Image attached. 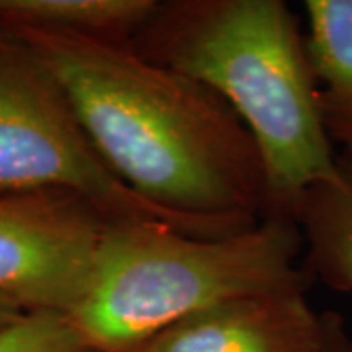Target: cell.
Returning <instances> with one entry per match:
<instances>
[{
	"label": "cell",
	"instance_id": "cell-6",
	"mask_svg": "<svg viewBox=\"0 0 352 352\" xmlns=\"http://www.w3.org/2000/svg\"><path fill=\"white\" fill-rule=\"evenodd\" d=\"M307 289L217 303L168 327L138 352H319L325 315Z\"/></svg>",
	"mask_w": 352,
	"mask_h": 352
},
{
	"label": "cell",
	"instance_id": "cell-5",
	"mask_svg": "<svg viewBox=\"0 0 352 352\" xmlns=\"http://www.w3.org/2000/svg\"><path fill=\"white\" fill-rule=\"evenodd\" d=\"M108 226L67 192H0V298L28 314H71Z\"/></svg>",
	"mask_w": 352,
	"mask_h": 352
},
{
	"label": "cell",
	"instance_id": "cell-8",
	"mask_svg": "<svg viewBox=\"0 0 352 352\" xmlns=\"http://www.w3.org/2000/svg\"><path fill=\"white\" fill-rule=\"evenodd\" d=\"M305 50L333 143L352 157V0H305Z\"/></svg>",
	"mask_w": 352,
	"mask_h": 352
},
{
	"label": "cell",
	"instance_id": "cell-11",
	"mask_svg": "<svg viewBox=\"0 0 352 352\" xmlns=\"http://www.w3.org/2000/svg\"><path fill=\"white\" fill-rule=\"evenodd\" d=\"M325 333L319 352H352V335L339 314L325 311Z\"/></svg>",
	"mask_w": 352,
	"mask_h": 352
},
{
	"label": "cell",
	"instance_id": "cell-2",
	"mask_svg": "<svg viewBox=\"0 0 352 352\" xmlns=\"http://www.w3.org/2000/svg\"><path fill=\"white\" fill-rule=\"evenodd\" d=\"M131 45L210 88L237 113L263 161L266 215L292 217L303 192L337 175L305 36L286 2H159Z\"/></svg>",
	"mask_w": 352,
	"mask_h": 352
},
{
	"label": "cell",
	"instance_id": "cell-12",
	"mask_svg": "<svg viewBox=\"0 0 352 352\" xmlns=\"http://www.w3.org/2000/svg\"><path fill=\"white\" fill-rule=\"evenodd\" d=\"M28 311H24L22 307H18L16 303L8 302L4 298H0V329L8 327L16 321H20Z\"/></svg>",
	"mask_w": 352,
	"mask_h": 352
},
{
	"label": "cell",
	"instance_id": "cell-7",
	"mask_svg": "<svg viewBox=\"0 0 352 352\" xmlns=\"http://www.w3.org/2000/svg\"><path fill=\"white\" fill-rule=\"evenodd\" d=\"M303 239V270L337 292H352V157L339 170L303 192L292 210Z\"/></svg>",
	"mask_w": 352,
	"mask_h": 352
},
{
	"label": "cell",
	"instance_id": "cell-4",
	"mask_svg": "<svg viewBox=\"0 0 352 352\" xmlns=\"http://www.w3.org/2000/svg\"><path fill=\"white\" fill-rule=\"evenodd\" d=\"M67 192L110 226H159L194 237L247 227L208 223L145 201L113 173L38 57L0 30V192Z\"/></svg>",
	"mask_w": 352,
	"mask_h": 352
},
{
	"label": "cell",
	"instance_id": "cell-3",
	"mask_svg": "<svg viewBox=\"0 0 352 352\" xmlns=\"http://www.w3.org/2000/svg\"><path fill=\"white\" fill-rule=\"evenodd\" d=\"M303 239L292 217L266 215L226 237L159 226H108L87 286L69 314L94 352H138L159 333L217 303L307 289Z\"/></svg>",
	"mask_w": 352,
	"mask_h": 352
},
{
	"label": "cell",
	"instance_id": "cell-1",
	"mask_svg": "<svg viewBox=\"0 0 352 352\" xmlns=\"http://www.w3.org/2000/svg\"><path fill=\"white\" fill-rule=\"evenodd\" d=\"M0 30L47 67L96 151L143 200L208 223L249 227L266 217L258 149L210 88L145 59L131 43Z\"/></svg>",
	"mask_w": 352,
	"mask_h": 352
},
{
	"label": "cell",
	"instance_id": "cell-10",
	"mask_svg": "<svg viewBox=\"0 0 352 352\" xmlns=\"http://www.w3.org/2000/svg\"><path fill=\"white\" fill-rule=\"evenodd\" d=\"M0 352H94L59 311H30L0 329Z\"/></svg>",
	"mask_w": 352,
	"mask_h": 352
},
{
	"label": "cell",
	"instance_id": "cell-9",
	"mask_svg": "<svg viewBox=\"0 0 352 352\" xmlns=\"http://www.w3.org/2000/svg\"><path fill=\"white\" fill-rule=\"evenodd\" d=\"M159 0H0V25L131 43Z\"/></svg>",
	"mask_w": 352,
	"mask_h": 352
}]
</instances>
